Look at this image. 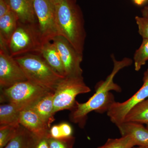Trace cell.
I'll return each mask as SVG.
<instances>
[{
	"label": "cell",
	"mask_w": 148,
	"mask_h": 148,
	"mask_svg": "<svg viewBox=\"0 0 148 148\" xmlns=\"http://www.w3.org/2000/svg\"><path fill=\"white\" fill-rule=\"evenodd\" d=\"M114 66L112 71L105 80L97 84L95 87V92L88 101L84 103L76 101L73 109L71 110L70 119L73 123L78 125L80 128L84 127L88 118V115L91 112L99 113L107 112L111 105L115 101L114 96L111 91L114 90L120 92L121 88L114 82L116 75L122 69L128 67L132 63V59L125 58L118 61L114 56H112Z\"/></svg>",
	"instance_id": "cell-1"
},
{
	"label": "cell",
	"mask_w": 148,
	"mask_h": 148,
	"mask_svg": "<svg viewBox=\"0 0 148 148\" xmlns=\"http://www.w3.org/2000/svg\"><path fill=\"white\" fill-rule=\"evenodd\" d=\"M58 35L64 37L79 53L84 50L86 32L84 19L73 0L54 4Z\"/></svg>",
	"instance_id": "cell-2"
},
{
	"label": "cell",
	"mask_w": 148,
	"mask_h": 148,
	"mask_svg": "<svg viewBox=\"0 0 148 148\" xmlns=\"http://www.w3.org/2000/svg\"><path fill=\"white\" fill-rule=\"evenodd\" d=\"M14 58L27 80L52 92L65 77L56 71L40 55L27 54Z\"/></svg>",
	"instance_id": "cell-3"
},
{
	"label": "cell",
	"mask_w": 148,
	"mask_h": 148,
	"mask_svg": "<svg viewBox=\"0 0 148 148\" xmlns=\"http://www.w3.org/2000/svg\"><path fill=\"white\" fill-rule=\"evenodd\" d=\"M45 42L38 22L24 24L18 21L8 46L10 55L16 57L27 54L40 55Z\"/></svg>",
	"instance_id": "cell-4"
},
{
	"label": "cell",
	"mask_w": 148,
	"mask_h": 148,
	"mask_svg": "<svg viewBox=\"0 0 148 148\" xmlns=\"http://www.w3.org/2000/svg\"><path fill=\"white\" fill-rule=\"evenodd\" d=\"M2 99L16 106L21 111L31 108L40 99L52 92L28 80L2 89Z\"/></svg>",
	"instance_id": "cell-5"
},
{
	"label": "cell",
	"mask_w": 148,
	"mask_h": 148,
	"mask_svg": "<svg viewBox=\"0 0 148 148\" xmlns=\"http://www.w3.org/2000/svg\"><path fill=\"white\" fill-rule=\"evenodd\" d=\"M91 90L84 80L83 77H66L59 83L53 94L54 114L64 110H72L76 105V97Z\"/></svg>",
	"instance_id": "cell-6"
},
{
	"label": "cell",
	"mask_w": 148,
	"mask_h": 148,
	"mask_svg": "<svg viewBox=\"0 0 148 148\" xmlns=\"http://www.w3.org/2000/svg\"><path fill=\"white\" fill-rule=\"evenodd\" d=\"M27 80L20 65L10 55L8 46L0 37V86L8 88L18 83Z\"/></svg>",
	"instance_id": "cell-7"
},
{
	"label": "cell",
	"mask_w": 148,
	"mask_h": 148,
	"mask_svg": "<svg viewBox=\"0 0 148 148\" xmlns=\"http://www.w3.org/2000/svg\"><path fill=\"white\" fill-rule=\"evenodd\" d=\"M39 28L45 42L58 36L55 5L51 0H33Z\"/></svg>",
	"instance_id": "cell-8"
},
{
	"label": "cell",
	"mask_w": 148,
	"mask_h": 148,
	"mask_svg": "<svg viewBox=\"0 0 148 148\" xmlns=\"http://www.w3.org/2000/svg\"><path fill=\"white\" fill-rule=\"evenodd\" d=\"M52 42L60 54L66 77H82L81 64L83 54L78 52L65 38L60 35L53 38Z\"/></svg>",
	"instance_id": "cell-9"
},
{
	"label": "cell",
	"mask_w": 148,
	"mask_h": 148,
	"mask_svg": "<svg viewBox=\"0 0 148 148\" xmlns=\"http://www.w3.org/2000/svg\"><path fill=\"white\" fill-rule=\"evenodd\" d=\"M142 87L134 95L123 102H114L107 111L112 123L117 125L124 121L125 116L135 106L148 98V69L144 74Z\"/></svg>",
	"instance_id": "cell-10"
},
{
	"label": "cell",
	"mask_w": 148,
	"mask_h": 148,
	"mask_svg": "<svg viewBox=\"0 0 148 148\" xmlns=\"http://www.w3.org/2000/svg\"><path fill=\"white\" fill-rule=\"evenodd\" d=\"M19 123L36 137H43L49 135L50 127L31 108L21 111Z\"/></svg>",
	"instance_id": "cell-11"
},
{
	"label": "cell",
	"mask_w": 148,
	"mask_h": 148,
	"mask_svg": "<svg viewBox=\"0 0 148 148\" xmlns=\"http://www.w3.org/2000/svg\"><path fill=\"white\" fill-rule=\"evenodd\" d=\"M8 3L19 22L24 24L38 22L33 0H8Z\"/></svg>",
	"instance_id": "cell-12"
},
{
	"label": "cell",
	"mask_w": 148,
	"mask_h": 148,
	"mask_svg": "<svg viewBox=\"0 0 148 148\" xmlns=\"http://www.w3.org/2000/svg\"><path fill=\"white\" fill-rule=\"evenodd\" d=\"M121 136H130L136 146L148 147V129L143 124L124 121L117 125Z\"/></svg>",
	"instance_id": "cell-13"
},
{
	"label": "cell",
	"mask_w": 148,
	"mask_h": 148,
	"mask_svg": "<svg viewBox=\"0 0 148 148\" xmlns=\"http://www.w3.org/2000/svg\"><path fill=\"white\" fill-rule=\"evenodd\" d=\"M54 92H51L43 97L31 107L47 124L51 125L55 120L53 112Z\"/></svg>",
	"instance_id": "cell-14"
},
{
	"label": "cell",
	"mask_w": 148,
	"mask_h": 148,
	"mask_svg": "<svg viewBox=\"0 0 148 148\" xmlns=\"http://www.w3.org/2000/svg\"><path fill=\"white\" fill-rule=\"evenodd\" d=\"M40 55L56 71L63 76L66 77L65 70L60 54L52 41L45 43Z\"/></svg>",
	"instance_id": "cell-15"
},
{
	"label": "cell",
	"mask_w": 148,
	"mask_h": 148,
	"mask_svg": "<svg viewBox=\"0 0 148 148\" xmlns=\"http://www.w3.org/2000/svg\"><path fill=\"white\" fill-rule=\"evenodd\" d=\"M18 21L15 14L11 10L0 17V37L8 45L11 37L15 32Z\"/></svg>",
	"instance_id": "cell-16"
},
{
	"label": "cell",
	"mask_w": 148,
	"mask_h": 148,
	"mask_svg": "<svg viewBox=\"0 0 148 148\" xmlns=\"http://www.w3.org/2000/svg\"><path fill=\"white\" fill-rule=\"evenodd\" d=\"M20 110L16 106L8 103L0 106V125H19Z\"/></svg>",
	"instance_id": "cell-17"
},
{
	"label": "cell",
	"mask_w": 148,
	"mask_h": 148,
	"mask_svg": "<svg viewBox=\"0 0 148 148\" xmlns=\"http://www.w3.org/2000/svg\"><path fill=\"white\" fill-rule=\"evenodd\" d=\"M35 136L20 125L17 133L4 148H31Z\"/></svg>",
	"instance_id": "cell-18"
},
{
	"label": "cell",
	"mask_w": 148,
	"mask_h": 148,
	"mask_svg": "<svg viewBox=\"0 0 148 148\" xmlns=\"http://www.w3.org/2000/svg\"><path fill=\"white\" fill-rule=\"evenodd\" d=\"M124 121L148 123V98L131 109L125 116Z\"/></svg>",
	"instance_id": "cell-19"
},
{
	"label": "cell",
	"mask_w": 148,
	"mask_h": 148,
	"mask_svg": "<svg viewBox=\"0 0 148 148\" xmlns=\"http://www.w3.org/2000/svg\"><path fill=\"white\" fill-rule=\"evenodd\" d=\"M133 60L136 71H140L148 61V39H143L140 47L134 53Z\"/></svg>",
	"instance_id": "cell-20"
},
{
	"label": "cell",
	"mask_w": 148,
	"mask_h": 148,
	"mask_svg": "<svg viewBox=\"0 0 148 148\" xmlns=\"http://www.w3.org/2000/svg\"><path fill=\"white\" fill-rule=\"evenodd\" d=\"M136 146L135 140L130 136H121L115 139H108L103 145L98 148H132Z\"/></svg>",
	"instance_id": "cell-21"
},
{
	"label": "cell",
	"mask_w": 148,
	"mask_h": 148,
	"mask_svg": "<svg viewBox=\"0 0 148 148\" xmlns=\"http://www.w3.org/2000/svg\"><path fill=\"white\" fill-rule=\"evenodd\" d=\"M73 129L71 125L67 123H62L51 127L49 135L56 139L70 138L73 136Z\"/></svg>",
	"instance_id": "cell-22"
},
{
	"label": "cell",
	"mask_w": 148,
	"mask_h": 148,
	"mask_svg": "<svg viewBox=\"0 0 148 148\" xmlns=\"http://www.w3.org/2000/svg\"><path fill=\"white\" fill-rule=\"evenodd\" d=\"M20 125H0V148H4L14 137Z\"/></svg>",
	"instance_id": "cell-23"
},
{
	"label": "cell",
	"mask_w": 148,
	"mask_h": 148,
	"mask_svg": "<svg viewBox=\"0 0 148 148\" xmlns=\"http://www.w3.org/2000/svg\"><path fill=\"white\" fill-rule=\"evenodd\" d=\"M48 140L49 148H73L75 138L72 136L69 138L56 139L49 135Z\"/></svg>",
	"instance_id": "cell-24"
},
{
	"label": "cell",
	"mask_w": 148,
	"mask_h": 148,
	"mask_svg": "<svg viewBox=\"0 0 148 148\" xmlns=\"http://www.w3.org/2000/svg\"><path fill=\"white\" fill-rule=\"evenodd\" d=\"M138 26V32L143 39H148V21L143 16H136L135 18Z\"/></svg>",
	"instance_id": "cell-25"
},
{
	"label": "cell",
	"mask_w": 148,
	"mask_h": 148,
	"mask_svg": "<svg viewBox=\"0 0 148 148\" xmlns=\"http://www.w3.org/2000/svg\"><path fill=\"white\" fill-rule=\"evenodd\" d=\"M48 137L49 135L41 137L35 136L31 148H49L48 140Z\"/></svg>",
	"instance_id": "cell-26"
},
{
	"label": "cell",
	"mask_w": 148,
	"mask_h": 148,
	"mask_svg": "<svg viewBox=\"0 0 148 148\" xmlns=\"http://www.w3.org/2000/svg\"><path fill=\"white\" fill-rule=\"evenodd\" d=\"M11 10L8 3L5 0H0V17L3 16Z\"/></svg>",
	"instance_id": "cell-27"
},
{
	"label": "cell",
	"mask_w": 148,
	"mask_h": 148,
	"mask_svg": "<svg viewBox=\"0 0 148 148\" xmlns=\"http://www.w3.org/2000/svg\"><path fill=\"white\" fill-rule=\"evenodd\" d=\"M142 16L148 21V5L145 7L142 10Z\"/></svg>",
	"instance_id": "cell-28"
},
{
	"label": "cell",
	"mask_w": 148,
	"mask_h": 148,
	"mask_svg": "<svg viewBox=\"0 0 148 148\" xmlns=\"http://www.w3.org/2000/svg\"><path fill=\"white\" fill-rule=\"evenodd\" d=\"M135 3L137 4L138 5H141L143 3L145 2L146 0H133Z\"/></svg>",
	"instance_id": "cell-29"
},
{
	"label": "cell",
	"mask_w": 148,
	"mask_h": 148,
	"mask_svg": "<svg viewBox=\"0 0 148 148\" xmlns=\"http://www.w3.org/2000/svg\"><path fill=\"white\" fill-rule=\"evenodd\" d=\"M51 1H52V2L54 4L58 2L60 0H51Z\"/></svg>",
	"instance_id": "cell-30"
},
{
	"label": "cell",
	"mask_w": 148,
	"mask_h": 148,
	"mask_svg": "<svg viewBox=\"0 0 148 148\" xmlns=\"http://www.w3.org/2000/svg\"><path fill=\"white\" fill-rule=\"evenodd\" d=\"M134 148H148V147H145V146H138L137 147Z\"/></svg>",
	"instance_id": "cell-31"
},
{
	"label": "cell",
	"mask_w": 148,
	"mask_h": 148,
	"mask_svg": "<svg viewBox=\"0 0 148 148\" xmlns=\"http://www.w3.org/2000/svg\"><path fill=\"white\" fill-rule=\"evenodd\" d=\"M146 125H147V126H146V127H147V128L148 129V123L146 124Z\"/></svg>",
	"instance_id": "cell-32"
},
{
	"label": "cell",
	"mask_w": 148,
	"mask_h": 148,
	"mask_svg": "<svg viewBox=\"0 0 148 148\" xmlns=\"http://www.w3.org/2000/svg\"><path fill=\"white\" fill-rule=\"evenodd\" d=\"M5 1H6L7 2H8V0H5Z\"/></svg>",
	"instance_id": "cell-33"
}]
</instances>
